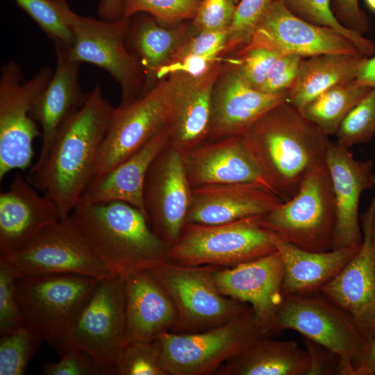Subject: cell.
<instances>
[{"mask_svg":"<svg viewBox=\"0 0 375 375\" xmlns=\"http://www.w3.org/2000/svg\"><path fill=\"white\" fill-rule=\"evenodd\" d=\"M285 329L331 350L341 360V375H354L353 363L367 339L352 317L320 291L283 295L274 331Z\"/></svg>","mask_w":375,"mask_h":375,"instance_id":"9c48e42d","label":"cell"},{"mask_svg":"<svg viewBox=\"0 0 375 375\" xmlns=\"http://www.w3.org/2000/svg\"><path fill=\"white\" fill-rule=\"evenodd\" d=\"M365 2L367 7L375 12V0H365Z\"/></svg>","mask_w":375,"mask_h":375,"instance_id":"db71d44e","label":"cell"},{"mask_svg":"<svg viewBox=\"0 0 375 375\" xmlns=\"http://www.w3.org/2000/svg\"><path fill=\"white\" fill-rule=\"evenodd\" d=\"M128 22L124 18L106 21L80 16L72 44L69 47L60 44L70 60L94 65L110 75L122 89L119 106L142 97L144 84L139 61L126 47Z\"/></svg>","mask_w":375,"mask_h":375,"instance_id":"7c38bea8","label":"cell"},{"mask_svg":"<svg viewBox=\"0 0 375 375\" xmlns=\"http://www.w3.org/2000/svg\"><path fill=\"white\" fill-rule=\"evenodd\" d=\"M373 188L372 202L360 217L362 241L358 252L319 290L352 317L367 340L375 336V254L372 241L375 174Z\"/></svg>","mask_w":375,"mask_h":375,"instance_id":"2e32d148","label":"cell"},{"mask_svg":"<svg viewBox=\"0 0 375 375\" xmlns=\"http://www.w3.org/2000/svg\"><path fill=\"white\" fill-rule=\"evenodd\" d=\"M116 367L119 375H167L152 341H127L119 353Z\"/></svg>","mask_w":375,"mask_h":375,"instance_id":"f35d334b","label":"cell"},{"mask_svg":"<svg viewBox=\"0 0 375 375\" xmlns=\"http://www.w3.org/2000/svg\"><path fill=\"white\" fill-rule=\"evenodd\" d=\"M17 274L0 259V333H8L24 324L15 292Z\"/></svg>","mask_w":375,"mask_h":375,"instance_id":"b9f144b4","label":"cell"},{"mask_svg":"<svg viewBox=\"0 0 375 375\" xmlns=\"http://www.w3.org/2000/svg\"><path fill=\"white\" fill-rule=\"evenodd\" d=\"M54 44L69 47L74 39V28L80 15L66 0H15Z\"/></svg>","mask_w":375,"mask_h":375,"instance_id":"d6a6232c","label":"cell"},{"mask_svg":"<svg viewBox=\"0 0 375 375\" xmlns=\"http://www.w3.org/2000/svg\"><path fill=\"white\" fill-rule=\"evenodd\" d=\"M367 58L337 53L303 58L297 79L285 101L301 111L328 88L356 79Z\"/></svg>","mask_w":375,"mask_h":375,"instance_id":"4dcf8cb0","label":"cell"},{"mask_svg":"<svg viewBox=\"0 0 375 375\" xmlns=\"http://www.w3.org/2000/svg\"><path fill=\"white\" fill-rule=\"evenodd\" d=\"M283 201L256 183H233L192 188L186 223L222 224L259 217Z\"/></svg>","mask_w":375,"mask_h":375,"instance_id":"603a6c76","label":"cell"},{"mask_svg":"<svg viewBox=\"0 0 375 375\" xmlns=\"http://www.w3.org/2000/svg\"><path fill=\"white\" fill-rule=\"evenodd\" d=\"M53 74V69L44 67L23 81L22 71L14 61H8L1 68L0 181L12 170H25L31 163L33 141L42 133L31 110Z\"/></svg>","mask_w":375,"mask_h":375,"instance_id":"30bf717a","label":"cell"},{"mask_svg":"<svg viewBox=\"0 0 375 375\" xmlns=\"http://www.w3.org/2000/svg\"><path fill=\"white\" fill-rule=\"evenodd\" d=\"M239 0H238V3Z\"/></svg>","mask_w":375,"mask_h":375,"instance_id":"11a10c76","label":"cell"},{"mask_svg":"<svg viewBox=\"0 0 375 375\" xmlns=\"http://www.w3.org/2000/svg\"><path fill=\"white\" fill-rule=\"evenodd\" d=\"M225 62L203 76L174 72L165 77L171 98L169 143L182 153L208 139L212 90Z\"/></svg>","mask_w":375,"mask_h":375,"instance_id":"ffe728a7","label":"cell"},{"mask_svg":"<svg viewBox=\"0 0 375 375\" xmlns=\"http://www.w3.org/2000/svg\"><path fill=\"white\" fill-rule=\"evenodd\" d=\"M372 241L374 248V251L375 254V215L373 219L372 226Z\"/></svg>","mask_w":375,"mask_h":375,"instance_id":"f5cc1de1","label":"cell"},{"mask_svg":"<svg viewBox=\"0 0 375 375\" xmlns=\"http://www.w3.org/2000/svg\"><path fill=\"white\" fill-rule=\"evenodd\" d=\"M226 40L227 31H198L181 46L169 65L190 56H222Z\"/></svg>","mask_w":375,"mask_h":375,"instance_id":"f6af8a7d","label":"cell"},{"mask_svg":"<svg viewBox=\"0 0 375 375\" xmlns=\"http://www.w3.org/2000/svg\"><path fill=\"white\" fill-rule=\"evenodd\" d=\"M192 188L182 153L166 145L151 162L144 185V204L153 232L169 248L186 223Z\"/></svg>","mask_w":375,"mask_h":375,"instance_id":"9a60e30c","label":"cell"},{"mask_svg":"<svg viewBox=\"0 0 375 375\" xmlns=\"http://www.w3.org/2000/svg\"><path fill=\"white\" fill-rule=\"evenodd\" d=\"M226 60L222 56H188L165 68L160 75V80L174 72L195 76H203L223 65Z\"/></svg>","mask_w":375,"mask_h":375,"instance_id":"7dc6e473","label":"cell"},{"mask_svg":"<svg viewBox=\"0 0 375 375\" xmlns=\"http://www.w3.org/2000/svg\"><path fill=\"white\" fill-rule=\"evenodd\" d=\"M302 58L292 53L281 54L260 90L269 94L288 92L297 79Z\"/></svg>","mask_w":375,"mask_h":375,"instance_id":"ee69618b","label":"cell"},{"mask_svg":"<svg viewBox=\"0 0 375 375\" xmlns=\"http://www.w3.org/2000/svg\"><path fill=\"white\" fill-rule=\"evenodd\" d=\"M60 219L53 201L40 196L27 178L17 174L0 194V256L15 251Z\"/></svg>","mask_w":375,"mask_h":375,"instance_id":"cb8c5ba5","label":"cell"},{"mask_svg":"<svg viewBox=\"0 0 375 375\" xmlns=\"http://www.w3.org/2000/svg\"><path fill=\"white\" fill-rule=\"evenodd\" d=\"M219 267L182 265L167 260L147 270L175 305L177 317L170 332L206 331L233 321L251 308L219 292L214 280V272Z\"/></svg>","mask_w":375,"mask_h":375,"instance_id":"52a82bcc","label":"cell"},{"mask_svg":"<svg viewBox=\"0 0 375 375\" xmlns=\"http://www.w3.org/2000/svg\"><path fill=\"white\" fill-rule=\"evenodd\" d=\"M54 44L56 68L31 110L32 117L42 129V147L38 158L44 156L57 131L86 98L78 82L80 63L70 60L62 46Z\"/></svg>","mask_w":375,"mask_h":375,"instance_id":"83f0119b","label":"cell"},{"mask_svg":"<svg viewBox=\"0 0 375 375\" xmlns=\"http://www.w3.org/2000/svg\"><path fill=\"white\" fill-rule=\"evenodd\" d=\"M69 216L112 274L124 277L169 260V247L153 232L144 213L128 203L79 202Z\"/></svg>","mask_w":375,"mask_h":375,"instance_id":"3957f363","label":"cell"},{"mask_svg":"<svg viewBox=\"0 0 375 375\" xmlns=\"http://www.w3.org/2000/svg\"><path fill=\"white\" fill-rule=\"evenodd\" d=\"M304 343L309 356L306 375H341V360L335 353L308 338Z\"/></svg>","mask_w":375,"mask_h":375,"instance_id":"bcb514c9","label":"cell"},{"mask_svg":"<svg viewBox=\"0 0 375 375\" xmlns=\"http://www.w3.org/2000/svg\"><path fill=\"white\" fill-rule=\"evenodd\" d=\"M273 1L239 0L227 31V40L222 56L236 51L249 42Z\"/></svg>","mask_w":375,"mask_h":375,"instance_id":"74e56055","label":"cell"},{"mask_svg":"<svg viewBox=\"0 0 375 375\" xmlns=\"http://www.w3.org/2000/svg\"><path fill=\"white\" fill-rule=\"evenodd\" d=\"M44 375H110L117 374L115 365L106 363L88 352L72 347L55 362H44Z\"/></svg>","mask_w":375,"mask_h":375,"instance_id":"60d3db41","label":"cell"},{"mask_svg":"<svg viewBox=\"0 0 375 375\" xmlns=\"http://www.w3.org/2000/svg\"><path fill=\"white\" fill-rule=\"evenodd\" d=\"M353 366L354 375L375 374V336L366 341Z\"/></svg>","mask_w":375,"mask_h":375,"instance_id":"681fc988","label":"cell"},{"mask_svg":"<svg viewBox=\"0 0 375 375\" xmlns=\"http://www.w3.org/2000/svg\"><path fill=\"white\" fill-rule=\"evenodd\" d=\"M99 280L77 274L17 276L15 292L24 324L61 356L72 348V328Z\"/></svg>","mask_w":375,"mask_h":375,"instance_id":"277c9868","label":"cell"},{"mask_svg":"<svg viewBox=\"0 0 375 375\" xmlns=\"http://www.w3.org/2000/svg\"><path fill=\"white\" fill-rule=\"evenodd\" d=\"M373 87L356 79L333 85L308 103L301 112L328 135H335L350 111Z\"/></svg>","mask_w":375,"mask_h":375,"instance_id":"1f68e13d","label":"cell"},{"mask_svg":"<svg viewBox=\"0 0 375 375\" xmlns=\"http://www.w3.org/2000/svg\"><path fill=\"white\" fill-rule=\"evenodd\" d=\"M0 259L6 262L18 276L77 274L100 280L112 275L70 216L45 227Z\"/></svg>","mask_w":375,"mask_h":375,"instance_id":"8fae6325","label":"cell"},{"mask_svg":"<svg viewBox=\"0 0 375 375\" xmlns=\"http://www.w3.org/2000/svg\"><path fill=\"white\" fill-rule=\"evenodd\" d=\"M238 0H201L192 24L197 31H228Z\"/></svg>","mask_w":375,"mask_h":375,"instance_id":"7bdbcfd3","label":"cell"},{"mask_svg":"<svg viewBox=\"0 0 375 375\" xmlns=\"http://www.w3.org/2000/svg\"><path fill=\"white\" fill-rule=\"evenodd\" d=\"M197 32L192 20L164 25L143 12L128 19L125 44L142 68L144 77L142 95L160 81L162 71L171 63L181 46Z\"/></svg>","mask_w":375,"mask_h":375,"instance_id":"d4e9b609","label":"cell"},{"mask_svg":"<svg viewBox=\"0 0 375 375\" xmlns=\"http://www.w3.org/2000/svg\"><path fill=\"white\" fill-rule=\"evenodd\" d=\"M182 154L192 188L256 183L271 190L247 149L242 135L206 140Z\"/></svg>","mask_w":375,"mask_h":375,"instance_id":"7402d4cb","label":"cell"},{"mask_svg":"<svg viewBox=\"0 0 375 375\" xmlns=\"http://www.w3.org/2000/svg\"><path fill=\"white\" fill-rule=\"evenodd\" d=\"M283 264L276 251L233 267H219L214 280L219 292L250 306L263 331H274L283 301Z\"/></svg>","mask_w":375,"mask_h":375,"instance_id":"ac0fdd59","label":"cell"},{"mask_svg":"<svg viewBox=\"0 0 375 375\" xmlns=\"http://www.w3.org/2000/svg\"><path fill=\"white\" fill-rule=\"evenodd\" d=\"M170 110L167 78L160 79L151 90L132 103L114 108L97 152L94 176L114 168L166 128Z\"/></svg>","mask_w":375,"mask_h":375,"instance_id":"4fadbf2b","label":"cell"},{"mask_svg":"<svg viewBox=\"0 0 375 375\" xmlns=\"http://www.w3.org/2000/svg\"><path fill=\"white\" fill-rule=\"evenodd\" d=\"M287 93L269 94L254 88L227 58L212 90L207 140L242 135L265 112L283 102Z\"/></svg>","mask_w":375,"mask_h":375,"instance_id":"d6986e66","label":"cell"},{"mask_svg":"<svg viewBox=\"0 0 375 375\" xmlns=\"http://www.w3.org/2000/svg\"><path fill=\"white\" fill-rule=\"evenodd\" d=\"M69 341L72 347L116 366L127 342L122 276L112 274L99 280L74 324Z\"/></svg>","mask_w":375,"mask_h":375,"instance_id":"5bb4252c","label":"cell"},{"mask_svg":"<svg viewBox=\"0 0 375 375\" xmlns=\"http://www.w3.org/2000/svg\"><path fill=\"white\" fill-rule=\"evenodd\" d=\"M169 142L166 127L114 168L94 176L78 203L124 201L139 209L147 217L143 198L145 178L151 162Z\"/></svg>","mask_w":375,"mask_h":375,"instance_id":"4316f807","label":"cell"},{"mask_svg":"<svg viewBox=\"0 0 375 375\" xmlns=\"http://www.w3.org/2000/svg\"><path fill=\"white\" fill-rule=\"evenodd\" d=\"M267 334L251 308L219 326L192 333L168 331L152 342L167 375H211Z\"/></svg>","mask_w":375,"mask_h":375,"instance_id":"8992f818","label":"cell"},{"mask_svg":"<svg viewBox=\"0 0 375 375\" xmlns=\"http://www.w3.org/2000/svg\"><path fill=\"white\" fill-rule=\"evenodd\" d=\"M0 375H22L40 345L41 336L31 327L23 324L1 335Z\"/></svg>","mask_w":375,"mask_h":375,"instance_id":"e575fe53","label":"cell"},{"mask_svg":"<svg viewBox=\"0 0 375 375\" xmlns=\"http://www.w3.org/2000/svg\"><path fill=\"white\" fill-rule=\"evenodd\" d=\"M258 217L222 224L185 223L169 248V260L182 265L233 267L277 251L276 237Z\"/></svg>","mask_w":375,"mask_h":375,"instance_id":"ba28073f","label":"cell"},{"mask_svg":"<svg viewBox=\"0 0 375 375\" xmlns=\"http://www.w3.org/2000/svg\"><path fill=\"white\" fill-rule=\"evenodd\" d=\"M326 162L331 175L336 207L333 249L360 246L362 232L358 206L362 192L374 187V162L357 160L347 148L330 142Z\"/></svg>","mask_w":375,"mask_h":375,"instance_id":"44dd1931","label":"cell"},{"mask_svg":"<svg viewBox=\"0 0 375 375\" xmlns=\"http://www.w3.org/2000/svg\"><path fill=\"white\" fill-rule=\"evenodd\" d=\"M356 80L361 83L375 87V56L367 58Z\"/></svg>","mask_w":375,"mask_h":375,"instance_id":"816d5d0a","label":"cell"},{"mask_svg":"<svg viewBox=\"0 0 375 375\" xmlns=\"http://www.w3.org/2000/svg\"><path fill=\"white\" fill-rule=\"evenodd\" d=\"M262 178L283 202L293 198L313 169L326 162L328 136L285 101L260 117L243 135Z\"/></svg>","mask_w":375,"mask_h":375,"instance_id":"7a4b0ae2","label":"cell"},{"mask_svg":"<svg viewBox=\"0 0 375 375\" xmlns=\"http://www.w3.org/2000/svg\"><path fill=\"white\" fill-rule=\"evenodd\" d=\"M276 246L284 269L281 288L283 295L319 291L360 248V246L347 247L324 252H312L301 249L277 238Z\"/></svg>","mask_w":375,"mask_h":375,"instance_id":"f1b7e54d","label":"cell"},{"mask_svg":"<svg viewBox=\"0 0 375 375\" xmlns=\"http://www.w3.org/2000/svg\"><path fill=\"white\" fill-rule=\"evenodd\" d=\"M127 341L151 342L171 331L177 312L171 297L147 270L124 277Z\"/></svg>","mask_w":375,"mask_h":375,"instance_id":"484cf974","label":"cell"},{"mask_svg":"<svg viewBox=\"0 0 375 375\" xmlns=\"http://www.w3.org/2000/svg\"><path fill=\"white\" fill-rule=\"evenodd\" d=\"M292 14L313 24L331 28L351 40L367 57L375 53V44L362 35L344 27L335 16L331 0H278Z\"/></svg>","mask_w":375,"mask_h":375,"instance_id":"836d02e7","label":"cell"},{"mask_svg":"<svg viewBox=\"0 0 375 375\" xmlns=\"http://www.w3.org/2000/svg\"><path fill=\"white\" fill-rule=\"evenodd\" d=\"M113 110L97 83L57 131L26 178L53 201L60 219L69 216L95 175L97 152Z\"/></svg>","mask_w":375,"mask_h":375,"instance_id":"6da1fadb","label":"cell"},{"mask_svg":"<svg viewBox=\"0 0 375 375\" xmlns=\"http://www.w3.org/2000/svg\"><path fill=\"white\" fill-rule=\"evenodd\" d=\"M201 0H122V18L143 12L164 25L193 19Z\"/></svg>","mask_w":375,"mask_h":375,"instance_id":"d590c367","label":"cell"},{"mask_svg":"<svg viewBox=\"0 0 375 375\" xmlns=\"http://www.w3.org/2000/svg\"><path fill=\"white\" fill-rule=\"evenodd\" d=\"M258 221L280 240L301 249L332 250L336 207L326 162L308 174L293 198L259 216Z\"/></svg>","mask_w":375,"mask_h":375,"instance_id":"5b68a950","label":"cell"},{"mask_svg":"<svg viewBox=\"0 0 375 375\" xmlns=\"http://www.w3.org/2000/svg\"><path fill=\"white\" fill-rule=\"evenodd\" d=\"M247 43L264 45L281 54L292 53L302 58L328 53L364 56L342 33L297 17L278 0L273 1Z\"/></svg>","mask_w":375,"mask_h":375,"instance_id":"e0dca14e","label":"cell"},{"mask_svg":"<svg viewBox=\"0 0 375 375\" xmlns=\"http://www.w3.org/2000/svg\"><path fill=\"white\" fill-rule=\"evenodd\" d=\"M375 134V87L350 111L340 124L337 142L349 148L369 142Z\"/></svg>","mask_w":375,"mask_h":375,"instance_id":"8d00e7d4","label":"cell"},{"mask_svg":"<svg viewBox=\"0 0 375 375\" xmlns=\"http://www.w3.org/2000/svg\"><path fill=\"white\" fill-rule=\"evenodd\" d=\"M309 356L294 341L265 335L222 365L215 375H306Z\"/></svg>","mask_w":375,"mask_h":375,"instance_id":"f546056e","label":"cell"},{"mask_svg":"<svg viewBox=\"0 0 375 375\" xmlns=\"http://www.w3.org/2000/svg\"><path fill=\"white\" fill-rule=\"evenodd\" d=\"M98 15L101 19L115 21L122 18V0H100Z\"/></svg>","mask_w":375,"mask_h":375,"instance_id":"f907efd6","label":"cell"},{"mask_svg":"<svg viewBox=\"0 0 375 375\" xmlns=\"http://www.w3.org/2000/svg\"><path fill=\"white\" fill-rule=\"evenodd\" d=\"M231 58L241 76L252 87L260 90L272 65L281 54L264 45L247 43Z\"/></svg>","mask_w":375,"mask_h":375,"instance_id":"ab89813d","label":"cell"},{"mask_svg":"<svg viewBox=\"0 0 375 375\" xmlns=\"http://www.w3.org/2000/svg\"><path fill=\"white\" fill-rule=\"evenodd\" d=\"M333 11L344 27L355 33L363 35L369 28V18L358 0H333Z\"/></svg>","mask_w":375,"mask_h":375,"instance_id":"c3c4849f","label":"cell"}]
</instances>
